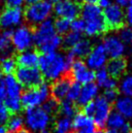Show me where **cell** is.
<instances>
[{"label": "cell", "mask_w": 132, "mask_h": 133, "mask_svg": "<svg viewBox=\"0 0 132 133\" xmlns=\"http://www.w3.org/2000/svg\"><path fill=\"white\" fill-rule=\"evenodd\" d=\"M82 39V34L74 32L70 30L68 33H66L64 35V37L62 38V45L65 48L71 49L77 44L79 41Z\"/></svg>", "instance_id": "cell-31"}, {"label": "cell", "mask_w": 132, "mask_h": 133, "mask_svg": "<svg viewBox=\"0 0 132 133\" xmlns=\"http://www.w3.org/2000/svg\"><path fill=\"white\" fill-rule=\"evenodd\" d=\"M125 123V118L118 114L117 111L116 112H111L109 118L107 119L106 124H108L109 128H121L124 125Z\"/></svg>", "instance_id": "cell-29"}, {"label": "cell", "mask_w": 132, "mask_h": 133, "mask_svg": "<svg viewBox=\"0 0 132 133\" xmlns=\"http://www.w3.org/2000/svg\"><path fill=\"white\" fill-rule=\"evenodd\" d=\"M105 133H132V126L126 122L121 128H108Z\"/></svg>", "instance_id": "cell-41"}, {"label": "cell", "mask_w": 132, "mask_h": 133, "mask_svg": "<svg viewBox=\"0 0 132 133\" xmlns=\"http://www.w3.org/2000/svg\"><path fill=\"white\" fill-rule=\"evenodd\" d=\"M34 45H36L42 54L58 52L62 46V37L56 33L55 22L52 19H47L35 27L33 30Z\"/></svg>", "instance_id": "cell-2"}, {"label": "cell", "mask_w": 132, "mask_h": 133, "mask_svg": "<svg viewBox=\"0 0 132 133\" xmlns=\"http://www.w3.org/2000/svg\"><path fill=\"white\" fill-rule=\"evenodd\" d=\"M73 1H76V2H77V1H78V0H73Z\"/></svg>", "instance_id": "cell-54"}, {"label": "cell", "mask_w": 132, "mask_h": 133, "mask_svg": "<svg viewBox=\"0 0 132 133\" xmlns=\"http://www.w3.org/2000/svg\"><path fill=\"white\" fill-rule=\"evenodd\" d=\"M71 84H72V79L69 75H66L64 77L55 81L52 83V85L50 87V94L51 96V98L55 99L57 102L64 100L66 98Z\"/></svg>", "instance_id": "cell-15"}, {"label": "cell", "mask_w": 132, "mask_h": 133, "mask_svg": "<svg viewBox=\"0 0 132 133\" xmlns=\"http://www.w3.org/2000/svg\"><path fill=\"white\" fill-rule=\"evenodd\" d=\"M97 94H98V85L95 83H89L84 85V87H82L81 92L77 100L78 104L80 106H84L95 99Z\"/></svg>", "instance_id": "cell-19"}, {"label": "cell", "mask_w": 132, "mask_h": 133, "mask_svg": "<svg viewBox=\"0 0 132 133\" xmlns=\"http://www.w3.org/2000/svg\"><path fill=\"white\" fill-rule=\"evenodd\" d=\"M39 59H40L39 52L30 49L24 52H18V55L16 57V61L19 67L35 68V67H38Z\"/></svg>", "instance_id": "cell-16"}, {"label": "cell", "mask_w": 132, "mask_h": 133, "mask_svg": "<svg viewBox=\"0 0 132 133\" xmlns=\"http://www.w3.org/2000/svg\"><path fill=\"white\" fill-rule=\"evenodd\" d=\"M117 90L116 89H105V92H104V95L103 97L109 102V103H113L117 99Z\"/></svg>", "instance_id": "cell-40"}, {"label": "cell", "mask_w": 132, "mask_h": 133, "mask_svg": "<svg viewBox=\"0 0 132 133\" xmlns=\"http://www.w3.org/2000/svg\"><path fill=\"white\" fill-rule=\"evenodd\" d=\"M84 28H85V22L81 18H77L71 22V29H70L71 31L82 34L84 31Z\"/></svg>", "instance_id": "cell-39"}, {"label": "cell", "mask_w": 132, "mask_h": 133, "mask_svg": "<svg viewBox=\"0 0 132 133\" xmlns=\"http://www.w3.org/2000/svg\"><path fill=\"white\" fill-rule=\"evenodd\" d=\"M50 97V87L47 84H41L36 88L27 89L21 95L22 106L27 109L36 108L44 103Z\"/></svg>", "instance_id": "cell-4"}, {"label": "cell", "mask_w": 132, "mask_h": 133, "mask_svg": "<svg viewBox=\"0 0 132 133\" xmlns=\"http://www.w3.org/2000/svg\"><path fill=\"white\" fill-rule=\"evenodd\" d=\"M7 7L13 8H22V6L24 4V0H4Z\"/></svg>", "instance_id": "cell-45"}, {"label": "cell", "mask_w": 132, "mask_h": 133, "mask_svg": "<svg viewBox=\"0 0 132 133\" xmlns=\"http://www.w3.org/2000/svg\"><path fill=\"white\" fill-rule=\"evenodd\" d=\"M127 69V61L124 58H115L111 59L106 64V70L112 78H117L123 76Z\"/></svg>", "instance_id": "cell-20"}, {"label": "cell", "mask_w": 132, "mask_h": 133, "mask_svg": "<svg viewBox=\"0 0 132 133\" xmlns=\"http://www.w3.org/2000/svg\"><path fill=\"white\" fill-rule=\"evenodd\" d=\"M17 133H32L30 132L28 129H25V128H22V129H19Z\"/></svg>", "instance_id": "cell-50"}, {"label": "cell", "mask_w": 132, "mask_h": 133, "mask_svg": "<svg viewBox=\"0 0 132 133\" xmlns=\"http://www.w3.org/2000/svg\"><path fill=\"white\" fill-rule=\"evenodd\" d=\"M103 18L108 28L113 30L121 29L125 22V16L123 9L117 4H111L109 7L104 9Z\"/></svg>", "instance_id": "cell-11"}, {"label": "cell", "mask_w": 132, "mask_h": 133, "mask_svg": "<svg viewBox=\"0 0 132 133\" xmlns=\"http://www.w3.org/2000/svg\"><path fill=\"white\" fill-rule=\"evenodd\" d=\"M84 62L92 71H97L101 68H105L108 62V56L102 43H98L95 46H92L91 51L85 57Z\"/></svg>", "instance_id": "cell-12"}, {"label": "cell", "mask_w": 132, "mask_h": 133, "mask_svg": "<svg viewBox=\"0 0 132 133\" xmlns=\"http://www.w3.org/2000/svg\"><path fill=\"white\" fill-rule=\"evenodd\" d=\"M0 133H7V129L5 126L0 125Z\"/></svg>", "instance_id": "cell-51"}, {"label": "cell", "mask_w": 132, "mask_h": 133, "mask_svg": "<svg viewBox=\"0 0 132 133\" xmlns=\"http://www.w3.org/2000/svg\"><path fill=\"white\" fill-rule=\"evenodd\" d=\"M59 113L62 115V117L65 118H72L73 116L77 114V108L75 106L74 102H71L69 100L64 99L61 101V103L59 105L58 108Z\"/></svg>", "instance_id": "cell-27"}, {"label": "cell", "mask_w": 132, "mask_h": 133, "mask_svg": "<svg viewBox=\"0 0 132 133\" xmlns=\"http://www.w3.org/2000/svg\"><path fill=\"white\" fill-rule=\"evenodd\" d=\"M40 133H51V132H50V130H48L47 128H46V129H44V130H42V131H40Z\"/></svg>", "instance_id": "cell-52"}, {"label": "cell", "mask_w": 132, "mask_h": 133, "mask_svg": "<svg viewBox=\"0 0 132 133\" xmlns=\"http://www.w3.org/2000/svg\"><path fill=\"white\" fill-rule=\"evenodd\" d=\"M124 16L125 22H127L128 26L132 27V0H128V4L125 7Z\"/></svg>", "instance_id": "cell-42"}, {"label": "cell", "mask_w": 132, "mask_h": 133, "mask_svg": "<svg viewBox=\"0 0 132 133\" xmlns=\"http://www.w3.org/2000/svg\"><path fill=\"white\" fill-rule=\"evenodd\" d=\"M71 128H72V122L69 118L65 117L57 118L54 126L55 133H70Z\"/></svg>", "instance_id": "cell-28"}, {"label": "cell", "mask_w": 132, "mask_h": 133, "mask_svg": "<svg viewBox=\"0 0 132 133\" xmlns=\"http://www.w3.org/2000/svg\"><path fill=\"white\" fill-rule=\"evenodd\" d=\"M70 133H74V132H70Z\"/></svg>", "instance_id": "cell-57"}, {"label": "cell", "mask_w": 132, "mask_h": 133, "mask_svg": "<svg viewBox=\"0 0 132 133\" xmlns=\"http://www.w3.org/2000/svg\"><path fill=\"white\" fill-rule=\"evenodd\" d=\"M81 89H82V85L79 83H77V82H72L65 99L69 100L71 102L77 101L78 98H79V95H80V92H81Z\"/></svg>", "instance_id": "cell-35"}, {"label": "cell", "mask_w": 132, "mask_h": 133, "mask_svg": "<svg viewBox=\"0 0 132 133\" xmlns=\"http://www.w3.org/2000/svg\"><path fill=\"white\" fill-rule=\"evenodd\" d=\"M131 45H132V44H131ZM131 51H132V47H131Z\"/></svg>", "instance_id": "cell-56"}, {"label": "cell", "mask_w": 132, "mask_h": 133, "mask_svg": "<svg viewBox=\"0 0 132 133\" xmlns=\"http://www.w3.org/2000/svg\"><path fill=\"white\" fill-rule=\"evenodd\" d=\"M11 31H2L0 35V56H8L7 54L11 51Z\"/></svg>", "instance_id": "cell-26"}, {"label": "cell", "mask_w": 132, "mask_h": 133, "mask_svg": "<svg viewBox=\"0 0 132 133\" xmlns=\"http://www.w3.org/2000/svg\"><path fill=\"white\" fill-rule=\"evenodd\" d=\"M5 98H6V88H5L4 76L0 72V102L4 101Z\"/></svg>", "instance_id": "cell-44"}, {"label": "cell", "mask_w": 132, "mask_h": 133, "mask_svg": "<svg viewBox=\"0 0 132 133\" xmlns=\"http://www.w3.org/2000/svg\"><path fill=\"white\" fill-rule=\"evenodd\" d=\"M22 124H23V118L21 116L13 115L11 118H8L6 129H8L9 133H17L18 130L22 128Z\"/></svg>", "instance_id": "cell-30"}, {"label": "cell", "mask_w": 132, "mask_h": 133, "mask_svg": "<svg viewBox=\"0 0 132 133\" xmlns=\"http://www.w3.org/2000/svg\"><path fill=\"white\" fill-rule=\"evenodd\" d=\"M80 16L81 19H84V22H87L102 17L103 11L97 4H84L83 7H81Z\"/></svg>", "instance_id": "cell-22"}, {"label": "cell", "mask_w": 132, "mask_h": 133, "mask_svg": "<svg viewBox=\"0 0 132 133\" xmlns=\"http://www.w3.org/2000/svg\"><path fill=\"white\" fill-rule=\"evenodd\" d=\"M92 44L88 39L82 38L74 47L69 49V52L67 56H69L72 60L75 59H83L85 58L89 52L91 51Z\"/></svg>", "instance_id": "cell-17"}, {"label": "cell", "mask_w": 132, "mask_h": 133, "mask_svg": "<svg viewBox=\"0 0 132 133\" xmlns=\"http://www.w3.org/2000/svg\"><path fill=\"white\" fill-rule=\"evenodd\" d=\"M102 45L108 57L111 59L121 58L124 56L126 52V45L118 38L117 35L111 34L104 38Z\"/></svg>", "instance_id": "cell-14"}, {"label": "cell", "mask_w": 132, "mask_h": 133, "mask_svg": "<svg viewBox=\"0 0 132 133\" xmlns=\"http://www.w3.org/2000/svg\"><path fill=\"white\" fill-rule=\"evenodd\" d=\"M117 36L122 41V43H124L125 45L132 44V27H130V26L121 27Z\"/></svg>", "instance_id": "cell-36"}, {"label": "cell", "mask_w": 132, "mask_h": 133, "mask_svg": "<svg viewBox=\"0 0 132 133\" xmlns=\"http://www.w3.org/2000/svg\"><path fill=\"white\" fill-rule=\"evenodd\" d=\"M93 133H104V132H103L101 129H98V130H95V131H94Z\"/></svg>", "instance_id": "cell-53"}, {"label": "cell", "mask_w": 132, "mask_h": 133, "mask_svg": "<svg viewBox=\"0 0 132 133\" xmlns=\"http://www.w3.org/2000/svg\"><path fill=\"white\" fill-rule=\"evenodd\" d=\"M5 88H6V97L21 99L22 93V87L19 85L18 80L14 75H6L4 77Z\"/></svg>", "instance_id": "cell-21"}, {"label": "cell", "mask_w": 132, "mask_h": 133, "mask_svg": "<svg viewBox=\"0 0 132 133\" xmlns=\"http://www.w3.org/2000/svg\"><path fill=\"white\" fill-rule=\"evenodd\" d=\"M84 4H97L98 0H83Z\"/></svg>", "instance_id": "cell-48"}, {"label": "cell", "mask_w": 132, "mask_h": 133, "mask_svg": "<svg viewBox=\"0 0 132 133\" xmlns=\"http://www.w3.org/2000/svg\"><path fill=\"white\" fill-rule=\"evenodd\" d=\"M52 13L54 4L51 0H41L26 7L24 11V21H26L29 25L37 26L45 21L51 19Z\"/></svg>", "instance_id": "cell-3"}, {"label": "cell", "mask_w": 132, "mask_h": 133, "mask_svg": "<svg viewBox=\"0 0 132 133\" xmlns=\"http://www.w3.org/2000/svg\"><path fill=\"white\" fill-rule=\"evenodd\" d=\"M41 0H24V3L28 4V5H31V4H34V3H37V2H39Z\"/></svg>", "instance_id": "cell-49"}, {"label": "cell", "mask_w": 132, "mask_h": 133, "mask_svg": "<svg viewBox=\"0 0 132 133\" xmlns=\"http://www.w3.org/2000/svg\"><path fill=\"white\" fill-rule=\"evenodd\" d=\"M17 61L11 56H4L0 58V72L5 75H13L17 70Z\"/></svg>", "instance_id": "cell-24"}, {"label": "cell", "mask_w": 132, "mask_h": 133, "mask_svg": "<svg viewBox=\"0 0 132 133\" xmlns=\"http://www.w3.org/2000/svg\"><path fill=\"white\" fill-rule=\"evenodd\" d=\"M107 30H108V27L102 16L100 18L85 22V28L84 32L88 37H97L104 34Z\"/></svg>", "instance_id": "cell-18"}, {"label": "cell", "mask_w": 132, "mask_h": 133, "mask_svg": "<svg viewBox=\"0 0 132 133\" xmlns=\"http://www.w3.org/2000/svg\"><path fill=\"white\" fill-rule=\"evenodd\" d=\"M117 6H120L121 8H125L127 6V4H128V0H116V3Z\"/></svg>", "instance_id": "cell-47"}, {"label": "cell", "mask_w": 132, "mask_h": 133, "mask_svg": "<svg viewBox=\"0 0 132 133\" xmlns=\"http://www.w3.org/2000/svg\"><path fill=\"white\" fill-rule=\"evenodd\" d=\"M120 90L124 96L132 97V75H127L122 78L120 83Z\"/></svg>", "instance_id": "cell-34"}, {"label": "cell", "mask_w": 132, "mask_h": 133, "mask_svg": "<svg viewBox=\"0 0 132 133\" xmlns=\"http://www.w3.org/2000/svg\"><path fill=\"white\" fill-rule=\"evenodd\" d=\"M111 4H113V0H98V3H97V5H98L99 7L101 8H107L109 7Z\"/></svg>", "instance_id": "cell-46"}, {"label": "cell", "mask_w": 132, "mask_h": 133, "mask_svg": "<svg viewBox=\"0 0 132 133\" xmlns=\"http://www.w3.org/2000/svg\"><path fill=\"white\" fill-rule=\"evenodd\" d=\"M42 109L45 110L50 116L51 115H54L55 113L58 112V108H59V104L57 101H55V99L52 98H50V99L46 100L44 103L42 104Z\"/></svg>", "instance_id": "cell-37"}, {"label": "cell", "mask_w": 132, "mask_h": 133, "mask_svg": "<svg viewBox=\"0 0 132 133\" xmlns=\"http://www.w3.org/2000/svg\"><path fill=\"white\" fill-rule=\"evenodd\" d=\"M111 76L109 75V73L107 72L106 68H101V69H99V70L96 71V73H95V80H96V82H97L96 85H98V87H101V88H102V85L108 81V79Z\"/></svg>", "instance_id": "cell-38"}, {"label": "cell", "mask_w": 132, "mask_h": 133, "mask_svg": "<svg viewBox=\"0 0 132 133\" xmlns=\"http://www.w3.org/2000/svg\"><path fill=\"white\" fill-rule=\"evenodd\" d=\"M24 22V12L22 8L5 7L0 12V29L12 31Z\"/></svg>", "instance_id": "cell-6"}, {"label": "cell", "mask_w": 132, "mask_h": 133, "mask_svg": "<svg viewBox=\"0 0 132 133\" xmlns=\"http://www.w3.org/2000/svg\"><path fill=\"white\" fill-rule=\"evenodd\" d=\"M15 77L22 87L26 89L36 88L41 84H43V75L38 69L35 68H25V67H18L16 70Z\"/></svg>", "instance_id": "cell-9"}, {"label": "cell", "mask_w": 132, "mask_h": 133, "mask_svg": "<svg viewBox=\"0 0 132 133\" xmlns=\"http://www.w3.org/2000/svg\"><path fill=\"white\" fill-rule=\"evenodd\" d=\"M69 76L74 82H77L80 85L93 83L95 80V72L89 69L83 59H75L72 61Z\"/></svg>", "instance_id": "cell-8"}, {"label": "cell", "mask_w": 132, "mask_h": 133, "mask_svg": "<svg viewBox=\"0 0 132 133\" xmlns=\"http://www.w3.org/2000/svg\"><path fill=\"white\" fill-rule=\"evenodd\" d=\"M92 123H94V122L92 121V118L88 117L84 113H77L74 116L73 122H72V127L77 132V131L83 129V128H84V127H87L88 125H90Z\"/></svg>", "instance_id": "cell-25"}, {"label": "cell", "mask_w": 132, "mask_h": 133, "mask_svg": "<svg viewBox=\"0 0 132 133\" xmlns=\"http://www.w3.org/2000/svg\"><path fill=\"white\" fill-rule=\"evenodd\" d=\"M11 45L18 52L30 50L34 45L33 29L26 24H22L13 29L11 31Z\"/></svg>", "instance_id": "cell-5"}, {"label": "cell", "mask_w": 132, "mask_h": 133, "mask_svg": "<svg viewBox=\"0 0 132 133\" xmlns=\"http://www.w3.org/2000/svg\"><path fill=\"white\" fill-rule=\"evenodd\" d=\"M94 113L92 116V121L95 126L99 129L106 125L107 119L111 114V103H109L103 96L96 97L94 99Z\"/></svg>", "instance_id": "cell-13"}, {"label": "cell", "mask_w": 132, "mask_h": 133, "mask_svg": "<svg viewBox=\"0 0 132 133\" xmlns=\"http://www.w3.org/2000/svg\"><path fill=\"white\" fill-rule=\"evenodd\" d=\"M55 22V28L56 33L58 35H65L66 33H68L71 29V22L68 19H60L57 18V19Z\"/></svg>", "instance_id": "cell-33"}, {"label": "cell", "mask_w": 132, "mask_h": 133, "mask_svg": "<svg viewBox=\"0 0 132 133\" xmlns=\"http://www.w3.org/2000/svg\"><path fill=\"white\" fill-rule=\"evenodd\" d=\"M0 35H1V31H0Z\"/></svg>", "instance_id": "cell-55"}, {"label": "cell", "mask_w": 132, "mask_h": 133, "mask_svg": "<svg viewBox=\"0 0 132 133\" xmlns=\"http://www.w3.org/2000/svg\"><path fill=\"white\" fill-rule=\"evenodd\" d=\"M116 110L124 118L132 119V97H117V99L116 100Z\"/></svg>", "instance_id": "cell-23"}, {"label": "cell", "mask_w": 132, "mask_h": 133, "mask_svg": "<svg viewBox=\"0 0 132 133\" xmlns=\"http://www.w3.org/2000/svg\"><path fill=\"white\" fill-rule=\"evenodd\" d=\"M72 59L67 55L59 52L42 54L39 59L38 69L48 81L55 82L60 78L69 75Z\"/></svg>", "instance_id": "cell-1"}, {"label": "cell", "mask_w": 132, "mask_h": 133, "mask_svg": "<svg viewBox=\"0 0 132 133\" xmlns=\"http://www.w3.org/2000/svg\"><path fill=\"white\" fill-rule=\"evenodd\" d=\"M8 118H9V112L4 106V104L0 102V124L7 122Z\"/></svg>", "instance_id": "cell-43"}, {"label": "cell", "mask_w": 132, "mask_h": 133, "mask_svg": "<svg viewBox=\"0 0 132 133\" xmlns=\"http://www.w3.org/2000/svg\"><path fill=\"white\" fill-rule=\"evenodd\" d=\"M81 7L78 2L73 0H58L54 4V13L57 18L72 22L79 18Z\"/></svg>", "instance_id": "cell-10"}, {"label": "cell", "mask_w": 132, "mask_h": 133, "mask_svg": "<svg viewBox=\"0 0 132 133\" xmlns=\"http://www.w3.org/2000/svg\"><path fill=\"white\" fill-rule=\"evenodd\" d=\"M4 106L6 107L9 113H11L13 115H16L17 113L21 111L22 108V103H21V99L18 98H9L6 97L4 99Z\"/></svg>", "instance_id": "cell-32"}, {"label": "cell", "mask_w": 132, "mask_h": 133, "mask_svg": "<svg viewBox=\"0 0 132 133\" xmlns=\"http://www.w3.org/2000/svg\"><path fill=\"white\" fill-rule=\"evenodd\" d=\"M51 121V116L40 107L27 109L25 113V122L32 131H42L47 128Z\"/></svg>", "instance_id": "cell-7"}]
</instances>
